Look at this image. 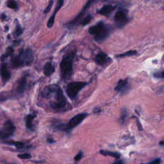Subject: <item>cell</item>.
<instances>
[{
    "label": "cell",
    "mask_w": 164,
    "mask_h": 164,
    "mask_svg": "<svg viewBox=\"0 0 164 164\" xmlns=\"http://www.w3.org/2000/svg\"><path fill=\"white\" fill-rule=\"evenodd\" d=\"M17 157L21 158L22 160H27V159H30L32 157V156L30 153H23V154H19L17 155Z\"/></svg>",
    "instance_id": "484cf974"
},
{
    "label": "cell",
    "mask_w": 164,
    "mask_h": 164,
    "mask_svg": "<svg viewBox=\"0 0 164 164\" xmlns=\"http://www.w3.org/2000/svg\"><path fill=\"white\" fill-rule=\"evenodd\" d=\"M82 157H83V152L80 151L76 156H75L74 159L75 161H79L82 159Z\"/></svg>",
    "instance_id": "f546056e"
},
{
    "label": "cell",
    "mask_w": 164,
    "mask_h": 164,
    "mask_svg": "<svg viewBox=\"0 0 164 164\" xmlns=\"http://www.w3.org/2000/svg\"><path fill=\"white\" fill-rule=\"evenodd\" d=\"M114 20H115L117 25L119 27H123L128 21V19L126 17V15L123 10H119L114 15Z\"/></svg>",
    "instance_id": "ba28073f"
},
{
    "label": "cell",
    "mask_w": 164,
    "mask_h": 164,
    "mask_svg": "<svg viewBox=\"0 0 164 164\" xmlns=\"http://www.w3.org/2000/svg\"><path fill=\"white\" fill-rule=\"evenodd\" d=\"M100 154L104 156H108V157H113L116 159L119 160L121 157L120 153H119L118 152H114L111 151H107V150H100Z\"/></svg>",
    "instance_id": "d6986e66"
},
{
    "label": "cell",
    "mask_w": 164,
    "mask_h": 164,
    "mask_svg": "<svg viewBox=\"0 0 164 164\" xmlns=\"http://www.w3.org/2000/svg\"><path fill=\"white\" fill-rule=\"evenodd\" d=\"M53 0H51V1L49 2L48 6L46 8L45 10H44V13H48L49 11H50L51 9V7L52 6H53Z\"/></svg>",
    "instance_id": "f1b7e54d"
},
{
    "label": "cell",
    "mask_w": 164,
    "mask_h": 164,
    "mask_svg": "<svg viewBox=\"0 0 164 164\" xmlns=\"http://www.w3.org/2000/svg\"><path fill=\"white\" fill-rule=\"evenodd\" d=\"M88 33L90 35H94V40L97 42H102L108 37L110 30L105 25L103 22H100L88 29Z\"/></svg>",
    "instance_id": "277c9868"
},
{
    "label": "cell",
    "mask_w": 164,
    "mask_h": 164,
    "mask_svg": "<svg viewBox=\"0 0 164 164\" xmlns=\"http://www.w3.org/2000/svg\"><path fill=\"white\" fill-rule=\"evenodd\" d=\"M55 71L54 67H53V65L50 62H47V63L44 65L43 72L44 74L46 76H50Z\"/></svg>",
    "instance_id": "2e32d148"
},
{
    "label": "cell",
    "mask_w": 164,
    "mask_h": 164,
    "mask_svg": "<svg viewBox=\"0 0 164 164\" xmlns=\"http://www.w3.org/2000/svg\"><path fill=\"white\" fill-rule=\"evenodd\" d=\"M88 84L87 82H73L69 83L66 88V93L71 100H74L82 88Z\"/></svg>",
    "instance_id": "5b68a950"
},
{
    "label": "cell",
    "mask_w": 164,
    "mask_h": 164,
    "mask_svg": "<svg viewBox=\"0 0 164 164\" xmlns=\"http://www.w3.org/2000/svg\"><path fill=\"white\" fill-rule=\"evenodd\" d=\"M92 19H93V17L92 16V15H88L87 17L83 19V21H82V25L83 26H85V25H88V23H90L91 22V21L92 20Z\"/></svg>",
    "instance_id": "d4e9b609"
},
{
    "label": "cell",
    "mask_w": 164,
    "mask_h": 164,
    "mask_svg": "<svg viewBox=\"0 0 164 164\" xmlns=\"http://www.w3.org/2000/svg\"><path fill=\"white\" fill-rule=\"evenodd\" d=\"M153 76L156 78L163 79L164 78V72H163V71H160V72H155V73L153 74Z\"/></svg>",
    "instance_id": "83f0119b"
},
{
    "label": "cell",
    "mask_w": 164,
    "mask_h": 164,
    "mask_svg": "<svg viewBox=\"0 0 164 164\" xmlns=\"http://www.w3.org/2000/svg\"><path fill=\"white\" fill-rule=\"evenodd\" d=\"M137 125H138V129H139L140 131H142V125L140 124L139 121H137Z\"/></svg>",
    "instance_id": "836d02e7"
},
{
    "label": "cell",
    "mask_w": 164,
    "mask_h": 164,
    "mask_svg": "<svg viewBox=\"0 0 164 164\" xmlns=\"http://www.w3.org/2000/svg\"><path fill=\"white\" fill-rule=\"evenodd\" d=\"M35 114H28L25 118L26 126L28 129L33 130V121L35 118Z\"/></svg>",
    "instance_id": "ac0fdd59"
},
{
    "label": "cell",
    "mask_w": 164,
    "mask_h": 164,
    "mask_svg": "<svg viewBox=\"0 0 164 164\" xmlns=\"http://www.w3.org/2000/svg\"><path fill=\"white\" fill-rule=\"evenodd\" d=\"M116 7V6H114L112 5H105L103 7H101L100 9L98 10L97 12L99 14L108 16L111 14L112 12L115 10Z\"/></svg>",
    "instance_id": "4fadbf2b"
},
{
    "label": "cell",
    "mask_w": 164,
    "mask_h": 164,
    "mask_svg": "<svg viewBox=\"0 0 164 164\" xmlns=\"http://www.w3.org/2000/svg\"><path fill=\"white\" fill-rule=\"evenodd\" d=\"M74 53L66 54L60 64L61 76L63 80H69L71 77L73 71V60Z\"/></svg>",
    "instance_id": "3957f363"
},
{
    "label": "cell",
    "mask_w": 164,
    "mask_h": 164,
    "mask_svg": "<svg viewBox=\"0 0 164 164\" xmlns=\"http://www.w3.org/2000/svg\"><path fill=\"white\" fill-rule=\"evenodd\" d=\"M27 75H25L24 76H23L21 78V79L19 80V83H18L17 86V92L21 94L23 92H25L26 85H27Z\"/></svg>",
    "instance_id": "5bb4252c"
},
{
    "label": "cell",
    "mask_w": 164,
    "mask_h": 164,
    "mask_svg": "<svg viewBox=\"0 0 164 164\" xmlns=\"http://www.w3.org/2000/svg\"><path fill=\"white\" fill-rule=\"evenodd\" d=\"M15 131V126L10 120L5 122L3 126L0 129V140H7L14 135Z\"/></svg>",
    "instance_id": "8992f818"
},
{
    "label": "cell",
    "mask_w": 164,
    "mask_h": 164,
    "mask_svg": "<svg viewBox=\"0 0 164 164\" xmlns=\"http://www.w3.org/2000/svg\"><path fill=\"white\" fill-rule=\"evenodd\" d=\"M163 144H164V142L163 141V140H162V141H161V142H159V144H160V145H162V146H163Z\"/></svg>",
    "instance_id": "d590c367"
},
{
    "label": "cell",
    "mask_w": 164,
    "mask_h": 164,
    "mask_svg": "<svg viewBox=\"0 0 164 164\" xmlns=\"http://www.w3.org/2000/svg\"><path fill=\"white\" fill-rule=\"evenodd\" d=\"M13 53H14V49H13L12 47H9V48H7L6 53H5L4 54H3V55L1 56V59L2 60H5L6 58H7L9 56L11 55Z\"/></svg>",
    "instance_id": "603a6c76"
},
{
    "label": "cell",
    "mask_w": 164,
    "mask_h": 164,
    "mask_svg": "<svg viewBox=\"0 0 164 164\" xmlns=\"http://www.w3.org/2000/svg\"><path fill=\"white\" fill-rule=\"evenodd\" d=\"M112 164H124V161L122 160H118L117 161H116L115 162H114Z\"/></svg>",
    "instance_id": "d6a6232c"
},
{
    "label": "cell",
    "mask_w": 164,
    "mask_h": 164,
    "mask_svg": "<svg viewBox=\"0 0 164 164\" xmlns=\"http://www.w3.org/2000/svg\"><path fill=\"white\" fill-rule=\"evenodd\" d=\"M88 116V114L87 113H80L77 114L73 118L71 119V120L69 121L68 124H67V131H69V130H71L74 129L75 127L82 123V122L86 118V117Z\"/></svg>",
    "instance_id": "52a82bcc"
},
{
    "label": "cell",
    "mask_w": 164,
    "mask_h": 164,
    "mask_svg": "<svg viewBox=\"0 0 164 164\" xmlns=\"http://www.w3.org/2000/svg\"><path fill=\"white\" fill-rule=\"evenodd\" d=\"M23 32V28L21 27V26L19 24H17L16 28H15V30L14 32V36L15 38L19 37V36L22 34Z\"/></svg>",
    "instance_id": "7402d4cb"
},
{
    "label": "cell",
    "mask_w": 164,
    "mask_h": 164,
    "mask_svg": "<svg viewBox=\"0 0 164 164\" xmlns=\"http://www.w3.org/2000/svg\"><path fill=\"white\" fill-rule=\"evenodd\" d=\"M102 1H106V0H102Z\"/></svg>",
    "instance_id": "8d00e7d4"
},
{
    "label": "cell",
    "mask_w": 164,
    "mask_h": 164,
    "mask_svg": "<svg viewBox=\"0 0 164 164\" xmlns=\"http://www.w3.org/2000/svg\"><path fill=\"white\" fill-rule=\"evenodd\" d=\"M94 60L96 63L100 66H103L105 64H108L109 62H112L110 57H108L107 54L103 52H101V53L98 54L95 57Z\"/></svg>",
    "instance_id": "30bf717a"
},
{
    "label": "cell",
    "mask_w": 164,
    "mask_h": 164,
    "mask_svg": "<svg viewBox=\"0 0 164 164\" xmlns=\"http://www.w3.org/2000/svg\"><path fill=\"white\" fill-rule=\"evenodd\" d=\"M94 1V0H88V1L87 2V3L85 4L84 7L83 8L82 11L79 13L78 15L76 17H75V18L73 20H72L71 22L69 23V25L72 26L75 24H76V23L82 19L83 15H84L86 11H87V10L88 9V8H89L91 5H92Z\"/></svg>",
    "instance_id": "9c48e42d"
},
{
    "label": "cell",
    "mask_w": 164,
    "mask_h": 164,
    "mask_svg": "<svg viewBox=\"0 0 164 164\" xmlns=\"http://www.w3.org/2000/svg\"><path fill=\"white\" fill-rule=\"evenodd\" d=\"M127 111L126 109H123V111H122L121 112V118H120V121L121 124H124L125 120H126V117H127Z\"/></svg>",
    "instance_id": "4316f807"
},
{
    "label": "cell",
    "mask_w": 164,
    "mask_h": 164,
    "mask_svg": "<svg viewBox=\"0 0 164 164\" xmlns=\"http://www.w3.org/2000/svg\"><path fill=\"white\" fill-rule=\"evenodd\" d=\"M47 141H48V143H50V144H52V143L54 142V140L52 139V138H48V139H47Z\"/></svg>",
    "instance_id": "e575fe53"
},
{
    "label": "cell",
    "mask_w": 164,
    "mask_h": 164,
    "mask_svg": "<svg viewBox=\"0 0 164 164\" xmlns=\"http://www.w3.org/2000/svg\"><path fill=\"white\" fill-rule=\"evenodd\" d=\"M0 76H1L2 81L4 83L7 82L10 80L11 75L8 70L7 64L2 63L0 65Z\"/></svg>",
    "instance_id": "8fae6325"
},
{
    "label": "cell",
    "mask_w": 164,
    "mask_h": 164,
    "mask_svg": "<svg viewBox=\"0 0 164 164\" xmlns=\"http://www.w3.org/2000/svg\"><path fill=\"white\" fill-rule=\"evenodd\" d=\"M33 61V53L31 49H22L18 55L12 60V66L14 68L30 66Z\"/></svg>",
    "instance_id": "7a4b0ae2"
},
{
    "label": "cell",
    "mask_w": 164,
    "mask_h": 164,
    "mask_svg": "<svg viewBox=\"0 0 164 164\" xmlns=\"http://www.w3.org/2000/svg\"><path fill=\"white\" fill-rule=\"evenodd\" d=\"M53 127L56 129V130H59V131H67V124L61 123V122H59L58 121H55L54 123H53Z\"/></svg>",
    "instance_id": "ffe728a7"
},
{
    "label": "cell",
    "mask_w": 164,
    "mask_h": 164,
    "mask_svg": "<svg viewBox=\"0 0 164 164\" xmlns=\"http://www.w3.org/2000/svg\"><path fill=\"white\" fill-rule=\"evenodd\" d=\"M7 99H8V97L7 96H5L4 94H0V102L6 101Z\"/></svg>",
    "instance_id": "1f68e13d"
},
{
    "label": "cell",
    "mask_w": 164,
    "mask_h": 164,
    "mask_svg": "<svg viewBox=\"0 0 164 164\" xmlns=\"http://www.w3.org/2000/svg\"><path fill=\"white\" fill-rule=\"evenodd\" d=\"M127 79L126 80H120L118 82V85H117L116 87L115 88V90L118 91V92L123 93L127 88Z\"/></svg>",
    "instance_id": "9a60e30c"
},
{
    "label": "cell",
    "mask_w": 164,
    "mask_h": 164,
    "mask_svg": "<svg viewBox=\"0 0 164 164\" xmlns=\"http://www.w3.org/2000/svg\"><path fill=\"white\" fill-rule=\"evenodd\" d=\"M2 143L10 145H14L17 149H23V148L26 147L25 143L23 142L14 141V140H4V141L2 142Z\"/></svg>",
    "instance_id": "e0dca14e"
},
{
    "label": "cell",
    "mask_w": 164,
    "mask_h": 164,
    "mask_svg": "<svg viewBox=\"0 0 164 164\" xmlns=\"http://www.w3.org/2000/svg\"><path fill=\"white\" fill-rule=\"evenodd\" d=\"M137 54V51L135 50H129L128 51L126 52V53H121L119 55H117L116 57H118V58H123V57H126V56H134L136 55Z\"/></svg>",
    "instance_id": "44dd1931"
},
{
    "label": "cell",
    "mask_w": 164,
    "mask_h": 164,
    "mask_svg": "<svg viewBox=\"0 0 164 164\" xmlns=\"http://www.w3.org/2000/svg\"><path fill=\"white\" fill-rule=\"evenodd\" d=\"M42 96L44 98H53L54 100L49 103L50 107L55 111H60L66 106L67 100L60 86L52 84L47 86L42 92Z\"/></svg>",
    "instance_id": "6da1fadb"
},
{
    "label": "cell",
    "mask_w": 164,
    "mask_h": 164,
    "mask_svg": "<svg viewBox=\"0 0 164 164\" xmlns=\"http://www.w3.org/2000/svg\"><path fill=\"white\" fill-rule=\"evenodd\" d=\"M161 161H162V160H161L160 158H157V159L153 160L151 161V162H150L149 163H148L147 164H160Z\"/></svg>",
    "instance_id": "4dcf8cb0"
},
{
    "label": "cell",
    "mask_w": 164,
    "mask_h": 164,
    "mask_svg": "<svg viewBox=\"0 0 164 164\" xmlns=\"http://www.w3.org/2000/svg\"><path fill=\"white\" fill-rule=\"evenodd\" d=\"M7 7L11 9L16 10L18 8V5L17 2L14 1V0H8Z\"/></svg>",
    "instance_id": "cb8c5ba5"
},
{
    "label": "cell",
    "mask_w": 164,
    "mask_h": 164,
    "mask_svg": "<svg viewBox=\"0 0 164 164\" xmlns=\"http://www.w3.org/2000/svg\"><path fill=\"white\" fill-rule=\"evenodd\" d=\"M64 2V0H58V4H57V6L56 7V9H55V10H54L53 15H52L50 17V18H49L48 22V23H47V27H48V28H51L53 26L54 23V20H55V17H56V13L58 12V10L61 9L62 6H63Z\"/></svg>",
    "instance_id": "7c38bea8"
}]
</instances>
